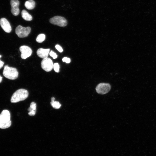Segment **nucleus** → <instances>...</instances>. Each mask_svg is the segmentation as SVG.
Segmentation results:
<instances>
[{"instance_id":"16","label":"nucleus","mask_w":156,"mask_h":156,"mask_svg":"<svg viewBox=\"0 0 156 156\" xmlns=\"http://www.w3.org/2000/svg\"><path fill=\"white\" fill-rule=\"evenodd\" d=\"M45 39V36L44 34H40L37 36L36 38V41L38 43H41Z\"/></svg>"},{"instance_id":"4","label":"nucleus","mask_w":156,"mask_h":156,"mask_svg":"<svg viewBox=\"0 0 156 156\" xmlns=\"http://www.w3.org/2000/svg\"><path fill=\"white\" fill-rule=\"evenodd\" d=\"M49 22L52 24L60 27H65L67 24V21L64 17L58 16L51 18Z\"/></svg>"},{"instance_id":"10","label":"nucleus","mask_w":156,"mask_h":156,"mask_svg":"<svg viewBox=\"0 0 156 156\" xmlns=\"http://www.w3.org/2000/svg\"><path fill=\"white\" fill-rule=\"evenodd\" d=\"M0 25L4 31L7 33L10 32L12 28L10 23L6 19L3 18L0 19Z\"/></svg>"},{"instance_id":"14","label":"nucleus","mask_w":156,"mask_h":156,"mask_svg":"<svg viewBox=\"0 0 156 156\" xmlns=\"http://www.w3.org/2000/svg\"><path fill=\"white\" fill-rule=\"evenodd\" d=\"M21 15L25 21H31L32 19V16L25 10L22 11Z\"/></svg>"},{"instance_id":"7","label":"nucleus","mask_w":156,"mask_h":156,"mask_svg":"<svg viewBox=\"0 0 156 156\" xmlns=\"http://www.w3.org/2000/svg\"><path fill=\"white\" fill-rule=\"evenodd\" d=\"M53 65L51 60L47 57L43 59L41 62L42 68L46 72L51 71L53 67Z\"/></svg>"},{"instance_id":"20","label":"nucleus","mask_w":156,"mask_h":156,"mask_svg":"<svg viewBox=\"0 0 156 156\" xmlns=\"http://www.w3.org/2000/svg\"><path fill=\"white\" fill-rule=\"evenodd\" d=\"M55 48L60 52L61 53L63 51V50L62 48L59 45H56L55 46Z\"/></svg>"},{"instance_id":"17","label":"nucleus","mask_w":156,"mask_h":156,"mask_svg":"<svg viewBox=\"0 0 156 156\" xmlns=\"http://www.w3.org/2000/svg\"><path fill=\"white\" fill-rule=\"evenodd\" d=\"M53 68L56 72L58 73L59 72L60 66L58 63H54L53 65Z\"/></svg>"},{"instance_id":"8","label":"nucleus","mask_w":156,"mask_h":156,"mask_svg":"<svg viewBox=\"0 0 156 156\" xmlns=\"http://www.w3.org/2000/svg\"><path fill=\"white\" fill-rule=\"evenodd\" d=\"M19 50L21 52V57L23 59H25L30 56L32 54V51L28 46L23 45L20 47Z\"/></svg>"},{"instance_id":"6","label":"nucleus","mask_w":156,"mask_h":156,"mask_svg":"<svg viewBox=\"0 0 156 156\" xmlns=\"http://www.w3.org/2000/svg\"><path fill=\"white\" fill-rule=\"evenodd\" d=\"M111 86L108 83H101L99 84L96 88V92L101 94L107 93L110 90Z\"/></svg>"},{"instance_id":"19","label":"nucleus","mask_w":156,"mask_h":156,"mask_svg":"<svg viewBox=\"0 0 156 156\" xmlns=\"http://www.w3.org/2000/svg\"><path fill=\"white\" fill-rule=\"evenodd\" d=\"M62 61L65 62L67 63H69L70 62V58L67 57H64L62 60Z\"/></svg>"},{"instance_id":"1","label":"nucleus","mask_w":156,"mask_h":156,"mask_svg":"<svg viewBox=\"0 0 156 156\" xmlns=\"http://www.w3.org/2000/svg\"><path fill=\"white\" fill-rule=\"evenodd\" d=\"M11 125L10 112L7 110H3L0 114V128H7L10 127Z\"/></svg>"},{"instance_id":"23","label":"nucleus","mask_w":156,"mask_h":156,"mask_svg":"<svg viewBox=\"0 0 156 156\" xmlns=\"http://www.w3.org/2000/svg\"><path fill=\"white\" fill-rule=\"evenodd\" d=\"M1 57V55H0V58Z\"/></svg>"},{"instance_id":"9","label":"nucleus","mask_w":156,"mask_h":156,"mask_svg":"<svg viewBox=\"0 0 156 156\" xmlns=\"http://www.w3.org/2000/svg\"><path fill=\"white\" fill-rule=\"evenodd\" d=\"M20 2L18 0H11L10 4L11 6V12L15 16H16L19 13L20 10L18 6Z\"/></svg>"},{"instance_id":"18","label":"nucleus","mask_w":156,"mask_h":156,"mask_svg":"<svg viewBox=\"0 0 156 156\" xmlns=\"http://www.w3.org/2000/svg\"><path fill=\"white\" fill-rule=\"evenodd\" d=\"M49 55L54 59L56 58L57 56L56 53L52 51H51L50 52Z\"/></svg>"},{"instance_id":"13","label":"nucleus","mask_w":156,"mask_h":156,"mask_svg":"<svg viewBox=\"0 0 156 156\" xmlns=\"http://www.w3.org/2000/svg\"><path fill=\"white\" fill-rule=\"evenodd\" d=\"M35 2L33 0H29L25 1V6L26 8L28 10L33 9L35 6Z\"/></svg>"},{"instance_id":"3","label":"nucleus","mask_w":156,"mask_h":156,"mask_svg":"<svg viewBox=\"0 0 156 156\" xmlns=\"http://www.w3.org/2000/svg\"><path fill=\"white\" fill-rule=\"evenodd\" d=\"M3 74L5 77L11 80L16 79L18 77V74L16 68L9 67L8 65L4 67Z\"/></svg>"},{"instance_id":"11","label":"nucleus","mask_w":156,"mask_h":156,"mask_svg":"<svg viewBox=\"0 0 156 156\" xmlns=\"http://www.w3.org/2000/svg\"><path fill=\"white\" fill-rule=\"evenodd\" d=\"M49 49H44L39 48L37 51V54L40 57L44 59L47 57L49 53Z\"/></svg>"},{"instance_id":"15","label":"nucleus","mask_w":156,"mask_h":156,"mask_svg":"<svg viewBox=\"0 0 156 156\" xmlns=\"http://www.w3.org/2000/svg\"><path fill=\"white\" fill-rule=\"evenodd\" d=\"M55 98L54 97H52L51 98V102L50 103L52 107L56 109L60 108L61 106V104L57 101H55Z\"/></svg>"},{"instance_id":"21","label":"nucleus","mask_w":156,"mask_h":156,"mask_svg":"<svg viewBox=\"0 0 156 156\" xmlns=\"http://www.w3.org/2000/svg\"><path fill=\"white\" fill-rule=\"evenodd\" d=\"M4 62L0 60V69H1L3 66Z\"/></svg>"},{"instance_id":"5","label":"nucleus","mask_w":156,"mask_h":156,"mask_svg":"<svg viewBox=\"0 0 156 156\" xmlns=\"http://www.w3.org/2000/svg\"><path fill=\"white\" fill-rule=\"evenodd\" d=\"M31 31L30 27H25L19 25L16 27L15 33L19 37L22 38L27 36Z\"/></svg>"},{"instance_id":"12","label":"nucleus","mask_w":156,"mask_h":156,"mask_svg":"<svg viewBox=\"0 0 156 156\" xmlns=\"http://www.w3.org/2000/svg\"><path fill=\"white\" fill-rule=\"evenodd\" d=\"M28 110L29 111L28 114L30 116H34L36 112V104L34 102H32L30 104V107Z\"/></svg>"},{"instance_id":"22","label":"nucleus","mask_w":156,"mask_h":156,"mask_svg":"<svg viewBox=\"0 0 156 156\" xmlns=\"http://www.w3.org/2000/svg\"><path fill=\"white\" fill-rule=\"evenodd\" d=\"M2 77L0 75V83L1 82Z\"/></svg>"},{"instance_id":"2","label":"nucleus","mask_w":156,"mask_h":156,"mask_svg":"<svg viewBox=\"0 0 156 156\" xmlns=\"http://www.w3.org/2000/svg\"><path fill=\"white\" fill-rule=\"evenodd\" d=\"M28 95V92L27 90L23 89H19L12 95L11 102L12 103H16L23 101L27 98Z\"/></svg>"}]
</instances>
